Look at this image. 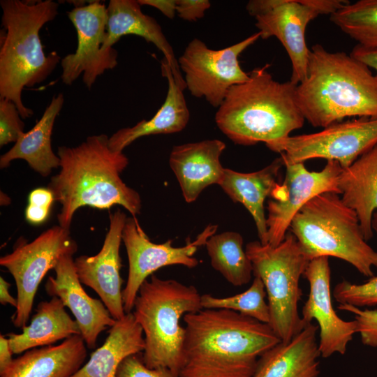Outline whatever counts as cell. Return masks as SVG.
<instances>
[{
    "label": "cell",
    "mask_w": 377,
    "mask_h": 377,
    "mask_svg": "<svg viewBox=\"0 0 377 377\" xmlns=\"http://www.w3.org/2000/svg\"><path fill=\"white\" fill-rule=\"evenodd\" d=\"M105 134L91 135L78 146L58 147L60 171L48 188L61 205L59 225L70 230L75 212L89 206L99 209L121 205L133 216L140 214L139 193L128 186L120 174L128 164L122 151L109 147Z\"/></svg>",
    "instance_id": "2"
},
{
    "label": "cell",
    "mask_w": 377,
    "mask_h": 377,
    "mask_svg": "<svg viewBox=\"0 0 377 377\" xmlns=\"http://www.w3.org/2000/svg\"><path fill=\"white\" fill-rule=\"evenodd\" d=\"M283 165L285 178L276 184L267 202V244L272 246L284 239L294 216L309 200L325 192L340 195L338 183L343 168L337 161H327L320 171H309L304 163Z\"/></svg>",
    "instance_id": "13"
},
{
    "label": "cell",
    "mask_w": 377,
    "mask_h": 377,
    "mask_svg": "<svg viewBox=\"0 0 377 377\" xmlns=\"http://www.w3.org/2000/svg\"><path fill=\"white\" fill-rule=\"evenodd\" d=\"M338 309L354 314L357 332L364 345L377 347V310H362L347 304H339Z\"/></svg>",
    "instance_id": "34"
},
{
    "label": "cell",
    "mask_w": 377,
    "mask_h": 377,
    "mask_svg": "<svg viewBox=\"0 0 377 377\" xmlns=\"http://www.w3.org/2000/svg\"><path fill=\"white\" fill-rule=\"evenodd\" d=\"M11 100L0 98V147L16 142L24 133V124Z\"/></svg>",
    "instance_id": "33"
},
{
    "label": "cell",
    "mask_w": 377,
    "mask_h": 377,
    "mask_svg": "<svg viewBox=\"0 0 377 377\" xmlns=\"http://www.w3.org/2000/svg\"><path fill=\"white\" fill-rule=\"evenodd\" d=\"M269 67L253 69L246 82L232 86L216 112L218 128L237 145H267L304 125L296 101L297 84L274 80Z\"/></svg>",
    "instance_id": "4"
},
{
    "label": "cell",
    "mask_w": 377,
    "mask_h": 377,
    "mask_svg": "<svg viewBox=\"0 0 377 377\" xmlns=\"http://www.w3.org/2000/svg\"><path fill=\"white\" fill-rule=\"evenodd\" d=\"M348 3L345 0H279L269 12L255 17L260 38L276 37L285 48L292 65L290 81L296 84L306 76L309 49L305 32L320 15H331Z\"/></svg>",
    "instance_id": "14"
},
{
    "label": "cell",
    "mask_w": 377,
    "mask_h": 377,
    "mask_svg": "<svg viewBox=\"0 0 377 377\" xmlns=\"http://www.w3.org/2000/svg\"><path fill=\"white\" fill-rule=\"evenodd\" d=\"M282 166L284 165L280 156L263 169L253 172H239L225 168L223 177L219 184L232 201L243 205L252 216L259 241L263 244H267L265 200L278 183Z\"/></svg>",
    "instance_id": "24"
},
{
    "label": "cell",
    "mask_w": 377,
    "mask_h": 377,
    "mask_svg": "<svg viewBox=\"0 0 377 377\" xmlns=\"http://www.w3.org/2000/svg\"><path fill=\"white\" fill-rule=\"evenodd\" d=\"M313 323L288 343L280 342L258 359L252 377H318L320 353Z\"/></svg>",
    "instance_id": "22"
},
{
    "label": "cell",
    "mask_w": 377,
    "mask_h": 377,
    "mask_svg": "<svg viewBox=\"0 0 377 377\" xmlns=\"http://www.w3.org/2000/svg\"><path fill=\"white\" fill-rule=\"evenodd\" d=\"M54 269L55 277L50 276L45 286L47 293L59 298L71 310L87 347L94 348L101 332L113 326L117 320L102 301L90 297L84 290L73 255L61 257Z\"/></svg>",
    "instance_id": "18"
},
{
    "label": "cell",
    "mask_w": 377,
    "mask_h": 377,
    "mask_svg": "<svg viewBox=\"0 0 377 377\" xmlns=\"http://www.w3.org/2000/svg\"><path fill=\"white\" fill-rule=\"evenodd\" d=\"M117 377H177L172 371L164 367L150 369L143 362L138 354L124 359L120 364Z\"/></svg>",
    "instance_id": "36"
},
{
    "label": "cell",
    "mask_w": 377,
    "mask_h": 377,
    "mask_svg": "<svg viewBox=\"0 0 377 377\" xmlns=\"http://www.w3.org/2000/svg\"><path fill=\"white\" fill-rule=\"evenodd\" d=\"M330 20L357 45L377 50V0L348 2L331 14Z\"/></svg>",
    "instance_id": "30"
},
{
    "label": "cell",
    "mask_w": 377,
    "mask_h": 377,
    "mask_svg": "<svg viewBox=\"0 0 377 377\" xmlns=\"http://www.w3.org/2000/svg\"><path fill=\"white\" fill-rule=\"evenodd\" d=\"M201 296L194 286L154 274L143 282L133 313L143 331L142 360L147 367L167 368L179 377L186 336L179 320L202 309Z\"/></svg>",
    "instance_id": "6"
},
{
    "label": "cell",
    "mask_w": 377,
    "mask_h": 377,
    "mask_svg": "<svg viewBox=\"0 0 377 377\" xmlns=\"http://www.w3.org/2000/svg\"><path fill=\"white\" fill-rule=\"evenodd\" d=\"M54 200V194L48 187H39L31 191L25 209L27 221L32 225L44 223L49 216Z\"/></svg>",
    "instance_id": "35"
},
{
    "label": "cell",
    "mask_w": 377,
    "mask_h": 377,
    "mask_svg": "<svg viewBox=\"0 0 377 377\" xmlns=\"http://www.w3.org/2000/svg\"><path fill=\"white\" fill-rule=\"evenodd\" d=\"M77 334H80L77 322L66 312L62 301L52 297L38 304L30 324L22 328V333H10L6 337L13 353L20 354Z\"/></svg>",
    "instance_id": "28"
},
{
    "label": "cell",
    "mask_w": 377,
    "mask_h": 377,
    "mask_svg": "<svg viewBox=\"0 0 377 377\" xmlns=\"http://www.w3.org/2000/svg\"><path fill=\"white\" fill-rule=\"evenodd\" d=\"M179 377H252L259 357L281 341L268 323L229 309L184 315Z\"/></svg>",
    "instance_id": "1"
},
{
    "label": "cell",
    "mask_w": 377,
    "mask_h": 377,
    "mask_svg": "<svg viewBox=\"0 0 377 377\" xmlns=\"http://www.w3.org/2000/svg\"><path fill=\"white\" fill-rule=\"evenodd\" d=\"M304 276L309 283V294L302 310V318L306 324L312 323L313 320L317 321L320 356L327 358L334 353L344 355L348 343L357 333V325L355 320L341 319L333 308L329 258L311 260Z\"/></svg>",
    "instance_id": "16"
},
{
    "label": "cell",
    "mask_w": 377,
    "mask_h": 377,
    "mask_svg": "<svg viewBox=\"0 0 377 377\" xmlns=\"http://www.w3.org/2000/svg\"><path fill=\"white\" fill-rule=\"evenodd\" d=\"M217 230V226L209 225L193 242L188 238L184 246L175 247L172 240L162 244L152 242L140 227L136 217H127L122 232V241L128 259V275L122 290L126 313L132 312L139 290L149 276L163 267L179 265L194 268L199 264L194 256L198 249Z\"/></svg>",
    "instance_id": "12"
},
{
    "label": "cell",
    "mask_w": 377,
    "mask_h": 377,
    "mask_svg": "<svg viewBox=\"0 0 377 377\" xmlns=\"http://www.w3.org/2000/svg\"><path fill=\"white\" fill-rule=\"evenodd\" d=\"M87 355L82 336L73 335L59 345L25 351L1 377H71L82 367Z\"/></svg>",
    "instance_id": "23"
},
{
    "label": "cell",
    "mask_w": 377,
    "mask_h": 377,
    "mask_svg": "<svg viewBox=\"0 0 377 377\" xmlns=\"http://www.w3.org/2000/svg\"><path fill=\"white\" fill-rule=\"evenodd\" d=\"M143 331L132 312L117 320L104 343L71 377H117L120 364L127 357L143 352Z\"/></svg>",
    "instance_id": "27"
},
{
    "label": "cell",
    "mask_w": 377,
    "mask_h": 377,
    "mask_svg": "<svg viewBox=\"0 0 377 377\" xmlns=\"http://www.w3.org/2000/svg\"><path fill=\"white\" fill-rule=\"evenodd\" d=\"M64 103L62 94L54 96L42 117L27 132H24L14 145L0 157V168H7L16 159L27 162L30 168L43 177L60 165V159L51 145V135L55 119Z\"/></svg>",
    "instance_id": "26"
},
{
    "label": "cell",
    "mask_w": 377,
    "mask_h": 377,
    "mask_svg": "<svg viewBox=\"0 0 377 377\" xmlns=\"http://www.w3.org/2000/svg\"><path fill=\"white\" fill-rule=\"evenodd\" d=\"M333 296L339 304H347L359 308L376 305L377 276H372L361 284L343 280L334 287Z\"/></svg>",
    "instance_id": "32"
},
{
    "label": "cell",
    "mask_w": 377,
    "mask_h": 377,
    "mask_svg": "<svg viewBox=\"0 0 377 377\" xmlns=\"http://www.w3.org/2000/svg\"><path fill=\"white\" fill-rule=\"evenodd\" d=\"M140 4L135 0H110L107 8L108 24L102 48L105 50L112 47L122 36L129 34L143 38L153 43L164 55L170 67L177 84L182 89L186 88L178 60L172 46L155 19L143 13Z\"/></svg>",
    "instance_id": "20"
},
{
    "label": "cell",
    "mask_w": 377,
    "mask_h": 377,
    "mask_svg": "<svg viewBox=\"0 0 377 377\" xmlns=\"http://www.w3.org/2000/svg\"><path fill=\"white\" fill-rule=\"evenodd\" d=\"M12 350L6 336L0 335V375H2L9 368L13 359Z\"/></svg>",
    "instance_id": "40"
},
{
    "label": "cell",
    "mask_w": 377,
    "mask_h": 377,
    "mask_svg": "<svg viewBox=\"0 0 377 377\" xmlns=\"http://www.w3.org/2000/svg\"><path fill=\"white\" fill-rule=\"evenodd\" d=\"M305 120L325 128L346 118H377V79L370 68L320 44L309 49L307 73L296 87Z\"/></svg>",
    "instance_id": "3"
},
{
    "label": "cell",
    "mask_w": 377,
    "mask_h": 377,
    "mask_svg": "<svg viewBox=\"0 0 377 377\" xmlns=\"http://www.w3.org/2000/svg\"><path fill=\"white\" fill-rule=\"evenodd\" d=\"M161 69L162 75L167 78L168 83L164 103L150 119H142L132 127L123 128L113 133L108 140L109 147L112 151H122L143 136L180 132L188 123L190 113L183 89L175 82L165 59L161 61Z\"/></svg>",
    "instance_id": "25"
},
{
    "label": "cell",
    "mask_w": 377,
    "mask_h": 377,
    "mask_svg": "<svg viewBox=\"0 0 377 377\" xmlns=\"http://www.w3.org/2000/svg\"><path fill=\"white\" fill-rule=\"evenodd\" d=\"M77 245L70 230L59 225L42 232L32 242L19 239L13 251L1 256L0 265L13 276L17 287V306L11 317L16 327L26 326L38 286L65 255H73Z\"/></svg>",
    "instance_id": "9"
},
{
    "label": "cell",
    "mask_w": 377,
    "mask_h": 377,
    "mask_svg": "<svg viewBox=\"0 0 377 377\" xmlns=\"http://www.w3.org/2000/svg\"><path fill=\"white\" fill-rule=\"evenodd\" d=\"M126 219L120 209L110 214L109 230L100 251L95 256H80L74 260L80 282L99 295L116 320L126 315L122 299L119 249Z\"/></svg>",
    "instance_id": "17"
},
{
    "label": "cell",
    "mask_w": 377,
    "mask_h": 377,
    "mask_svg": "<svg viewBox=\"0 0 377 377\" xmlns=\"http://www.w3.org/2000/svg\"><path fill=\"white\" fill-rule=\"evenodd\" d=\"M266 296L262 280L256 276L250 287L242 293L226 297L202 295L201 305L202 309L235 311L269 324L270 315L268 304L265 301Z\"/></svg>",
    "instance_id": "31"
},
{
    "label": "cell",
    "mask_w": 377,
    "mask_h": 377,
    "mask_svg": "<svg viewBox=\"0 0 377 377\" xmlns=\"http://www.w3.org/2000/svg\"><path fill=\"white\" fill-rule=\"evenodd\" d=\"M225 148L216 139L173 147L169 163L186 202H194L207 186L220 184L225 170L220 156Z\"/></svg>",
    "instance_id": "19"
},
{
    "label": "cell",
    "mask_w": 377,
    "mask_h": 377,
    "mask_svg": "<svg viewBox=\"0 0 377 377\" xmlns=\"http://www.w3.org/2000/svg\"><path fill=\"white\" fill-rule=\"evenodd\" d=\"M377 144V118L334 123L311 133L288 136L265 145L280 154L283 163L313 158L337 161L343 169Z\"/></svg>",
    "instance_id": "10"
},
{
    "label": "cell",
    "mask_w": 377,
    "mask_h": 377,
    "mask_svg": "<svg viewBox=\"0 0 377 377\" xmlns=\"http://www.w3.org/2000/svg\"><path fill=\"white\" fill-rule=\"evenodd\" d=\"M68 16L76 30L77 45L74 53L61 60V80L71 85L83 73V82L91 89L98 76L117 65V51L113 47L102 48L108 24L107 8L99 1H91L75 7Z\"/></svg>",
    "instance_id": "15"
},
{
    "label": "cell",
    "mask_w": 377,
    "mask_h": 377,
    "mask_svg": "<svg viewBox=\"0 0 377 377\" xmlns=\"http://www.w3.org/2000/svg\"><path fill=\"white\" fill-rule=\"evenodd\" d=\"M259 38L260 34L257 31L239 43L216 50L209 48L200 39L192 40L178 59L190 93L219 108L232 86L249 80V74L241 68L239 56Z\"/></svg>",
    "instance_id": "11"
},
{
    "label": "cell",
    "mask_w": 377,
    "mask_h": 377,
    "mask_svg": "<svg viewBox=\"0 0 377 377\" xmlns=\"http://www.w3.org/2000/svg\"><path fill=\"white\" fill-rule=\"evenodd\" d=\"M10 284L2 276L0 277V302L3 305L9 304L15 309L17 306V300L13 297L10 292Z\"/></svg>",
    "instance_id": "41"
},
{
    "label": "cell",
    "mask_w": 377,
    "mask_h": 377,
    "mask_svg": "<svg viewBox=\"0 0 377 377\" xmlns=\"http://www.w3.org/2000/svg\"><path fill=\"white\" fill-rule=\"evenodd\" d=\"M211 6L208 0H176V13L186 21H196Z\"/></svg>",
    "instance_id": "37"
},
{
    "label": "cell",
    "mask_w": 377,
    "mask_h": 377,
    "mask_svg": "<svg viewBox=\"0 0 377 377\" xmlns=\"http://www.w3.org/2000/svg\"><path fill=\"white\" fill-rule=\"evenodd\" d=\"M338 187L343 202L356 213L366 241L377 233V144L342 169Z\"/></svg>",
    "instance_id": "21"
},
{
    "label": "cell",
    "mask_w": 377,
    "mask_h": 377,
    "mask_svg": "<svg viewBox=\"0 0 377 377\" xmlns=\"http://www.w3.org/2000/svg\"><path fill=\"white\" fill-rule=\"evenodd\" d=\"M289 230L310 260L337 258L364 276H374L377 251L367 244L356 213L339 194L325 192L312 198L294 216Z\"/></svg>",
    "instance_id": "7"
},
{
    "label": "cell",
    "mask_w": 377,
    "mask_h": 377,
    "mask_svg": "<svg viewBox=\"0 0 377 377\" xmlns=\"http://www.w3.org/2000/svg\"><path fill=\"white\" fill-rule=\"evenodd\" d=\"M0 98L11 100L22 118L32 116L22 101L25 87L43 82L60 61L56 52L45 54L39 32L58 14V3L52 0L24 1L1 0Z\"/></svg>",
    "instance_id": "5"
},
{
    "label": "cell",
    "mask_w": 377,
    "mask_h": 377,
    "mask_svg": "<svg viewBox=\"0 0 377 377\" xmlns=\"http://www.w3.org/2000/svg\"><path fill=\"white\" fill-rule=\"evenodd\" d=\"M350 54L369 68L374 69L376 72L375 77L377 79V50L367 49L357 44Z\"/></svg>",
    "instance_id": "38"
},
{
    "label": "cell",
    "mask_w": 377,
    "mask_h": 377,
    "mask_svg": "<svg viewBox=\"0 0 377 377\" xmlns=\"http://www.w3.org/2000/svg\"><path fill=\"white\" fill-rule=\"evenodd\" d=\"M140 5L150 6L160 10L169 19L176 14V0H138Z\"/></svg>",
    "instance_id": "39"
},
{
    "label": "cell",
    "mask_w": 377,
    "mask_h": 377,
    "mask_svg": "<svg viewBox=\"0 0 377 377\" xmlns=\"http://www.w3.org/2000/svg\"><path fill=\"white\" fill-rule=\"evenodd\" d=\"M245 250L253 276L265 286L269 325L281 342L288 343L307 325L299 313L298 303L302 296L300 279L310 260L291 232L276 246L253 241Z\"/></svg>",
    "instance_id": "8"
},
{
    "label": "cell",
    "mask_w": 377,
    "mask_h": 377,
    "mask_svg": "<svg viewBox=\"0 0 377 377\" xmlns=\"http://www.w3.org/2000/svg\"><path fill=\"white\" fill-rule=\"evenodd\" d=\"M243 244L239 232L226 231L214 234L205 244L212 267L234 286L249 283L253 275L252 263Z\"/></svg>",
    "instance_id": "29"
}]
</instances>
